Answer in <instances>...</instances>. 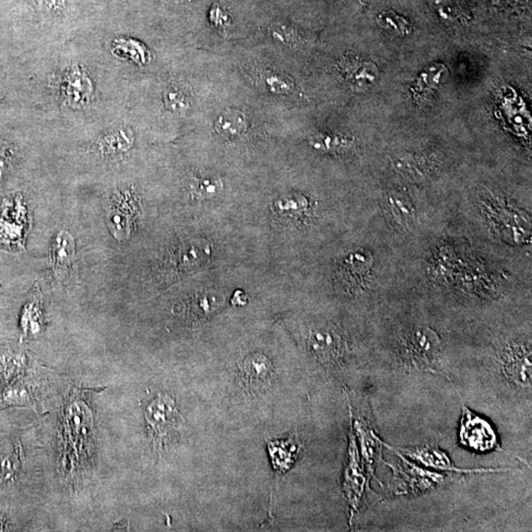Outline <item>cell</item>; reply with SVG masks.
<instances>
[{
  "instance_id": "obj_2",
  "label": "cell",
  "mask_w": 532,
  "mask_h": 532,
  "mask_svg": "<svg viewBox=\"0 0 532 532\" xmlns=\"http://www.w3.org/2000/svg\"><path fill=\"white\" fill-rule=\"evenodd\" d=\"M406 359L411 365L430 369L438 357L441 341L428 327H417L409 331L403 341Z\"/></svg>"
},
{
  "instance_id": "obj_16",
  "label": "cell",
  "mask_w": 532,
  "mask_h": 532,
  "mask_svg": "<svg viewBox=\"0 0 532 532\" xmlns=\"http://www.w3.org/2000/svg\"><path fill=\"white\" fill-rule=\"evenodd\" d=\"M277 213L283 216L297 218L306 213L309 209V201L302 194H292V196L282 197L274 203Z\"/></svg>"
},
{
  "instance_id": "obj_5",
  "label": "cell",
  "mask_w": 532,
  "mask_h": 532,
  "mask_svg": "<svg viewBox=\"0 0 532 532\" xmlns=\"http://www.w3.org/2000/svg\"><path fill=\"white\" fill-rule=\"evenodd\" d=\"M309 353L324 366H333L345 351L341 336L329 326L312 329L308 338Z\"/></svg>"
},
{
  "instance_id": "obj_10",
  "label": "cell",
  "mask_w": 532,
  "mask_h": 532,
  "mask_svg": "<svg viewBox=\"0 0 532 532\" xmlns=\"http://www.w3.org/2000/svg\"><path fill=\"white\" fill-rule=\"evenodd\" d=\"M404 454L410 456L411 459L420 461L421 463L425 464L426 466L434 467V468L441 469V471L464 472L462 469H458L451 463V459L448 458L438 449L433 447H423V448H416L413 449H402Z\"/></svg>"
},
{
  "instance_id": "obj_12",
  "label": "cell",
  "mask_w": 532,
  "mask_h": 532,
  "mask_svg": "<svg viewBox=\"0 0 532 532\" xmlns=\"http://www.w3.org/2000/svg\"><path fill=\"white\" fill-rule=\"evenodd\" d=\"M223 182L219 177H194L189 184V192L199 199H211L223 191Z\"/></svg>"
},
{
  "instance_id": "obj_7",
  "label": "cell",
  "mask_w": 532,
  "mask_h": 532,
  "mask_svg": "<svg viewBox=\"0 0 532 532\" xmlns=\"http://www.w3.org/2000/svg\"><path fill=\"white\" fill-rule=\"evenodd\" d=\"M51 249L54 276L59 281L64 280L74 261V240L69 232H59L52 242Z\"/></svg>"
},
{
  "instance_id": "obj_23",
  "label": "cell",
  "mask_w": 532,
  "mask_h": 532,
  "mask_svg": "<svg viewBox=\"0 0 532 532\" xmlns=\"http://www.w3.org/2000/svg\"><path fill=\"white\" fill-rule=\"evenodd\" d=\"M211 22L218 29H226L230 23L228 13L219 4H214L211 10Z\"/></svg>"
},
{
  "instance_id": "obj_25",
  "label": "cell",
  "mask_w": 532,
  "mask_h": 532,
  "mask_svg": "<svg viewBox=\"0 0 532 532\" xmlns=\"http://www.w3.org/2000/svg\"><path fill=\"white\" fill-rule=\"evenodd\" d=\"M246 295H244L243 292L241 293V297H238V295L235 293L233 303L237 305H244L247 303V300H242V298H246Z\"/></svg>"
},
{
  "instance_id": "obj_17",
  "label": "cell",
  "mask_w": 532,
  "mask_h": 532,
  "mask_svg": "<svg viewBox=\"0 0 532 532\" xmlns=\"http://www.w3.org/2000/svg\"><path fill=\"white\" fill-rule=\"evenodd\" d=\"M167 109L174 114H186L191 109V101L184 90L179 87H170L164 94Z\"/></svg>"
},
{
  "instance_id": "obj_15",
  "label": "cell",
  "mask_w": 532,
  "mask_h": 532,
  "mask_svg": "<svg viewBox=\"0 0 532 532\" xmlns=\"http://www.w3.org/2000/svg\"><path fill=\"white\" fill-rule=\"evenodd\" d=\"M127 211L126 207L114 206L107 214V225L117 240L126 239L131 232V216Z\"/></svg>"
},
{
  "instance_id": "obj_26",
  "label": "cell",
  "mask_w": 532,
  "mask_h": 532,
  "mask_svg": "<svg viewBox=\"0 0 532 532\" xmlns=\"http://www.w3.org/2000/svg\"><path fill=\"white\" fill-rule=\"evenodd\" d=\"M167 1L173 2V4H182V2H186L187 0H167Z\"/></svg>"
},
{
  "instance_id": "obj_4",
  "label": "cell",
  "mask_w": 532,
  "mask_h": 532,
  "mask_svg": "<svg viewBox=\"0 0 532 532\" xmlns=\"http://www.w3.org/2000/svg\"><path fill=\"white\" fill-rule=\"evenodd\" d=\"M461 439L467 448L477 451H491L498 444L495 431L490 424L466 406L462 414Z\"/></svg>"
},
{
  "instance_id": "obj_9",
  "label": "cell",
  "mask_w": 532,
  "mask_h": 532,
  "mask_svg": "<svg viewBox=\"0 0 532 532\" xmlns=\"http://www.w3.org/2000/svg\"><path fill=\"white\" fill-rule=\"evenodd\" d=\"M217 134L226 139H235L243 136L248 129V121L244 112L228 109L222 112L215 124Z\"/></svg>"
},
{
  "instance_id": "obj_18",
  "label": "cell",
  "mask_w": 532,
  "mask_h": 532,
  "mask_svg": "<svg viewBox=\"0 0 532 532\" xmlns=\"http://www.w3.org/2000/svg\"><path fill=\"white\" fill-rule=\"evenodd\" d=\"M131 132L119 129L105 137L101 143V150L105 153H117L131 146Z\"/></svg>"
},
{
  "instance_id": "obj_19",
  "label": "cell",
  "mask_w": 532,
  "mask_h": 532,
  "mask_svg": "<svg viewBox=\"0 0 532 532\" xmlns=\"http://www.w3.org/2000/svg\"><path fill=\"white\" fill-rule=\"evenodd\" d=\"M389 208L396 218L402 223H408L413 218L411 202L403 194H392L389 196Z\"/></svg>"
},
{
  "instance_id": "obj_20",
  "label": "cell",
  "mask_w": 532,
  "mask_h": 532,
  "mask_svg": "<svg viewBox=\"0 0 532 532\" xmlns=\"http://www.w3.org/2000/svg\"><path fill=\"white\" fill-rule=\"evenodd\" d=\"M261 82L264 85L267 91L276 94L289 93L294 87L293 82L288 77L269 71L261 74Z\"/></svg>"
},
{
  "instance_id": "obj_8",
  "label": "cell",
  "mask_w": 532,
  "mask_h": 532,
  "mask_svg": "<svg viewBox=\"0 0 532 532\" xmlns=\"http://www.w3.org/2000/svg\"><path fill=\"white\" fill-rule=\"evenodd\" d=\"M211 251V246L204 241L182 244L177 256L179 269L189 271L201 267L208 261Z\"/></svg>"
},
{
  "instance_id": "obj_1",
  "label": "cell",
  "mask_w": 532,
  "mask_h": 532,
  "mask_svg": "<svg viewBox=\"0 0 532 532\" xmlns=\"http://www.w3.org/2000/svg\"><path fill=\"white\" fill-rule=\"evenodd\" d=\"M274 382V366L268 357L261 353L249 354L239 365L237 383L249 397L264 394Z\"/></svg>"
},
{
  "instance_id": "obj_21",
  "label": "cell",
  "mask_w": 532,
  "mask_h": 532,
  "mask_svg": "<svg viewBox=\"0 0 532 532\" xmlns=\"http://www.w3.org/2000/svg\"><path fill=\"white\" fill-rule=\"evenodd\" d=\"M379 22L382 26L384 27L389 31L392 33L399 35H407L410 33V28H409V24L407 23L406 19L398 16L396 13H391V12H386L379 15Z\"/></svg>"
},
{
  "instance_id": "obj_3",
  "label": "cell",
  "mask_w": 532,
  "mask_h": 532,
  "mask_svg": "<svg viewBox=\"0 0 532 532\" xmlns=\"http://www.w3.org/2000/svg\"><path fill=\"white\" fill-rule=\"evenodd\" d=\"M145 419L155 439L163 441L179 426L181 414L171 396L158 394L145 408Z\"/></svg>"
},
{
  "instance_id": "obj_11",
  "label": "cell",
  "mask_w": 532,
  "mask_h": 532,
  "mask_svg": "<svg viewBox=\"0 0 532 532\" xmlns=\"http://www.w3.org/2000/svg\"><path fill=\"white\" fill-rule=\"evenodd\" d=\"M447 73L448 71L443 64H434V66L427 67L417 78V93L419 96L423 97L433 93L443 82Z\"/></svg>"
},
{
  "instance_id": "obj_24",
  "label": "cell",
  "mask_w": 532,
  "mask_h": 532,
  "mask_svg": "<svg viewBox=\"0 0 532 532\" xmlns=\"http://www.w3.org/2000/svg\"><path fill=\"white\" fill-rule=\"evenodd\" d=\"M66 0H37V6L47 14H59L66 8Z\"/></svg>"
},
{
  "instance_id": "obj_14",
  "label": "cell",
  "mask_w": 532,
  "mask_h": 532,
  "mask_svg": "<svg viewBox=\"0 0 532 532\" xmlns=\"http://www.w3.org/2000/svg\"><path fill=\"white\" fill-rule=\"evenodd\" d=\"M348 80L359 87L372 86L378 79L379 71L371 61H359L352 64L347 71Z\"/></svg>"
},
{
  "instance_id": "obj_13",
  "label": "cell",
  "mask_w": 532,
  "mask_h": 532,
  "mask_svg": "<svg viewBox=\"0 0 532 532\" xmlns=\"http://www.w3.org/2000/svg\"><path fill=\"white\" fill-rule=\"evenodd\" d=\"M309 144L314 149L321 150L326 152H341L350 148L353 145V141L348 137L334 134H314L309 138Z\"/></svg>"
},
{
  "instance_id": "obj_6",
  "label": "cell",
  "mask_w": 532,
  "mask_h": 532,
  "mask_svg": "<svg viewBox=\"0 0 532 532\" xmlns=\"http://www.w3.org/2000/svg\"><path fill=\"white\" fill-rule=\"evenodd\" d=\"M504 373L514 384L529 386L531 384V354L523 347H509L503 356Z\"/></svg>"
},
{
  "instance_id": "obj_22",
  "label": "cell",
  "mask_w": 532,
  "mask_h": 532,
  "mask_svg": "<svg viewBox=\"0 0 532 532\" xmlns=\"http://www.w3.org/2000/svg\"><path fill=\"white\" fill-rule=\"evenodd\" d=\"M272 37L276 41L283 42L284 45L292 46L295 42H298V36L294 28L290 26H285L282 24H274L271 29Z\"/></svg>"
}]
</instances>
